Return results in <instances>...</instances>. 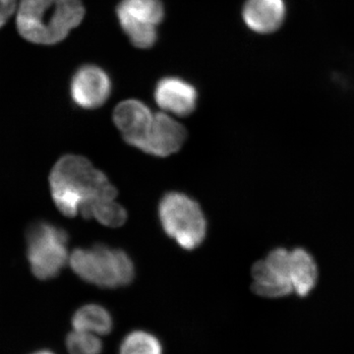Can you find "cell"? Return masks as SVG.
Masks as SVG:
<instances>
[{
	"label": "cell",
	"mask_w": 354,
	"mask_h": 354,
	"mask_svg": "<svg viewBox=\"0 0 354 354\" xmlns=\"http://www.w3.org/2000/svg\"><path fill=\"white\" fill-rule=\"evenodd\" d=\"M86 220L95 218L102 225L109 227H121L127 221V214L125 209L114 200L97 203L83 215Z\"/></svg>",
	"instance_id": "15"
},
{
	"label": "cell",
	"mask_w": 354,
	"mask_h": 354,
	"mask_svg": "<svg viewBox=\"0 0 354 354\" xmlns=\"http://www.w3.org/2000/svg\"><path fill=\"white\" fill-rule=\"evenodd\" d=\"M116 12L133 46L143 50L152 48L158 39L157 27L165 18L160 0H121Z\"/></svg>",
	"instance_id": "6"
},
{
	"label": "cell",
	"mask_w": 354,
	"mask_h": 354,
	"mask_svg": "<svg viewBox=\"0 0 354 354\" xmlns=\"http://www.w3.org/2000/svg\"><path fill=\"white\" fill-rule=\"evenodd\" d=\"M19 0H0V29L15 15Z\"/></svg>",
	"instance_id": "18"
},
{
	"label": "cell",
	"mask_w": 354,
	"mask_h": 354,
	"mask_svg": "<svg viewBox=\"0 0 354 354\" xmlns=\"http://www.w3.org/2000/svg\"><path fill=\"white\" fill-rule=\"evenodd\" d=\"M69 262L79 278L100 288H121L129 285L134 279L131 258L124 251L104 244L76 249Z\"/></svg>",
	"instance_id": "3"
},
{
	"label": "cell",
	"mask_w": 354,
	"mask_h": 354,
	"mask_svg": "<svg viewBox=\"0 0 354 354\" xmlns=\"http://www.w3.org/2000/svg\"><path fill=\"white\" fill-rule=\"evenodd\" d=\"M251 290L258 297L281 298L293 292L291 281L290 250L285 247L272 249L251 269Z\"/></svg>",
	"instance_id": "7"
},
{
	"label": "cell",
	"mask_w": 354,
	"mask_h": 354,
	"mask_svg": "<svg viewBox=\"0 0 354 354\" xmlns=\"http://www.w3.org/2000/svg\"><path fill=\"white\" fill-rule=\"evenodd\" d=\"M35 354H55V353H50V351H39V353H37Z\"/></svg>",
	"instance_id": "19"
},
{
	"label": "cell",
	"mask_w": 354,
	"mask_h": 354,
	"mask_svg": "<svg viewBox=\"0 0 354 354\" xmlns=\"http://www.w3.org/2000/svg\"><path fill=\"white\" fill-rule=\"evenodd\" d=\"M290 268L293 292L300 297H307L318 281V267L313 255L302 247L291 249Z\"/></svg>",
	"instance_id": "13"
},
{
	"label": "cell",
	"mask_w": 354,
	"mask_h": 354,
	"mask_svg": "<svg viewBox=\"0 0 354 354\" xmlns=\"http://www.w3.org/2000/svg\"><path fill=\"white\" fill-rule=\"evenodd\" d=\"M99 335L73 330L66 339L69 354H101L102 342Z\"/></svg>",
	"instance_id": "17"
},
{
	"label": "cell",
	"mask_w": 354,
	"mask_h": 354,
	"mask_svg": "<svg viewBox=\"0 0 354 354\" xmlns=\"http://www.w3.org/2000/svg\"><path fill=\"white\" fill-rule=\"evenodd\" d=\"M158 218L165 234L185 250H194L206 237L207 221L201 207L183 193L165 194L158 205Z\"/></svg>",
	"instance_id": "4"
},
{
	"label": "cell",
	"mask_w": 354,
	"mask_h": 354,
	"mask_svg": "<svg viewBox=\"0 0 354 354\" xmlns=\"http://www.w3.org/2000/svg\"><path fill=\"white\" fill-rule=\"evenodd\" d=\"M186 137L187 132L183 125L167 114L156 113L152 127L137 149L155 157L165 158L180 150Z\"/></svg>",
	"instance_id": "9"
},
{
	"label": "cell",
	"mask_w": 354,
	"mask_h": 354,
	"mask_svg": "<svg viewBox=\"0 0 354 354\" xmlns=\"http://www.w3.org/2000/svg\"><path fill=\"white\" fill-rule=\"evenodd\" d=\"M111 93V78L95 65H84L77 70L70 85L72 101L84 109L100 108L108 101Z\"/></svg>",
	"instance_id": "8"
},
{
	"label": "cell",
	"mask_w": 354,
	"mask_h": 354,
	"mask_svg": "<svg viewBox=\"0 0 354 354\" xmlns=\"http://www.w3.org/2000/svg\"><path fill=\"white\" fill-rule=\"evenodd\" d=\"M51 196L64 216L84 215L97 203L115 200L118 191L104 172L97 171L86 158L64 156L50 176Z\"/></svg>",
	"instance_id": "1"
},
{
	"label": "cell",
	"mask_w": 354,
	"mask_h": 354,
	"mask_svg": "<svg viewBox=\"0 0 354 354\" xmlns=\"http://www.w3.org/2000/svg\"><path fill=\"white\" fill-rule=\"evenodd\" d=\"M68 235L64 228L46 221L32 223L27 232L28 260L39 279L55 278L68 258Z\"/></svg>",
	"instance_id": "5"
},
{
	"label": "cell",
	"mask_w": 354,
	"mask_h": 354,
	"mask_svg": "<svg viewBox=\"0 0 354 354\" xmlns=\"http://www.w3.org/2000/svg\"><path fill=\"white\" fill-rule=\"evenodd\" d=\"M16 27L26 41L51 46L64 41L85 16L82 0H19Z\"/></svg>",
	"instance_id": "2"
},
{
	"label": "cell",
	"mask_w": 354,
	"mask_h": 354,
	"mask_svg": "<svg viewBox=\"0 0 354 354\" xmlns=\"http://www.w3.org/2000/svg\"><path fill=\"white\" fill-rule=\"evenodd\" d=\"M73 330L99 335H108L113 329V319L108 310L97 304H88L77 310L72 318Z\"/></svg>",
	"instance_id": "14"
},
{
	"label": "cell",
	"mask_w": 354,
	"mask_h": 354,
	"mask_svg": "<svg viewBox=\"0 0 354 354\" xmlns=\"http://www.w3.org/2000/svg\"><path fill=\"white\" fill-rule=\"evenodd\" d=\"M155 114L144 102L128 100L120 102L113 113L116 127L122 133L127 144L138 148L152 127Z\"/></svg>",
	"instance_id": "10"
},
{
	"label": "cell",
	"mask_w": 354,
	"mask_h": 354,
	"mask_svg": "<svg viewBox=\"0 0 354 354\" xmlns=\"http://www.w3.org/2000/svg\"><path fill=\"white\" fill-rule=\"evenodd\" d=\"M155 100L164 111L187 116L196 109L198 93L194 86L183 79L165 77L157 84Z\"/></svg>",
	"instance_id": "11"
},
{
	"label": "cell",
	"mask_w": 354,
	"mask_h": 354,
	"mask_svg": "<svg viewBox=\"0 0 354 354\" xmlns=\"http://www.w3.org/2000/svg\"><path fill=\"white\" fill-rule=\"evenodd\" d=\"M244 22L258 34H271L283 25L286 17L283 0H246L243 7Z\"/></svg>",
	"instance_id": "12"
},
{
	"label": "cell",
	"mask_w": 354,
	"mask_h": 354,
	"mask_svg": "<svg viewBox=\"0 0 354 354\" xmlns=\"http://www.w3.org/2000/svg\"><path fill=\"white\" fill-rule=\"evenodd\" d=\"M120 354H162V346L155 335L135 330L123 339Z\"/></svg>",
	"instance_id": "16"
}]
</instances>
